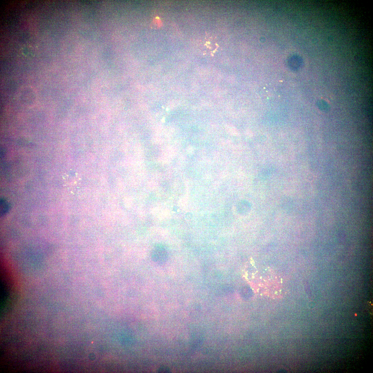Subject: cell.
<instances>
[{
    "mask_svg": "<svg viewBox=\"0 0 373 373\" xmlns=\"http://www.w3.org/2000/svg\"><path fill=\"white\" fill-rule=\"evenodd\" d=\"M168 257L167 251L163 245H157L152 253V259L155 263L159 265L165 263L167 260Z\"/></svg>",
    "mask_w": 373,
    "mask_h": 373,
    "instance_id": "6da1fadb",
    "label": "cell"
},
{
    "mask_svg": "<svg viewBox=\"0 0 373 373\" xmlns=\"http://www.w3.org/2000/svg\"><path fill=\"white\" fill-rule=\"evenodd\" d=\"M318 105L319 108L322 111H328L330 109L328 103L323 100L319 101Z\"/></svg>",
    "mask_w": 373,
    "mask_h": 373,
    "instance_id": "3957f363",
    "label": "cell"
},
{
    "mask_svg": "<svg viewBox=\"0 0 373 373\" xmlns=\"http://www.w3.org/2000/svg\"><path fill=\"white\" fill-rule=\"evenodd\" d=\"M9 206L8 202L5 200L3 199L1 200V215L6 213L9 210Z\"/></svg>",
    "mask_w": 373,
    "mask_h": 373,
    "instance_id": "7a4b0ae2",
    "label": "cell"
}]
</instances>
